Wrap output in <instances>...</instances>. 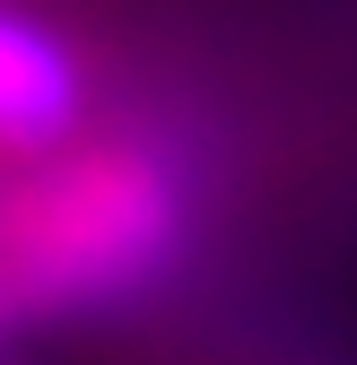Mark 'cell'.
<instances>
[{
	"instance_id": "obj_3",
	"label": "cell",
	"mask_w": 357,
	"mask_h": 365,
	"mask_svg": "<svg viewBox=\"0 0 357 365\" xmlns=\"http://www.w3.org/2000/svg\"><path fill=\"white\" fill-rule=\"evenodd\" d=\"M9 322H18V313H9V296H0V331H9Z\"/></svg>"
},
{
	"instance_id": "obj_2",
	"label": "cell",
	"mask_w": 357,
	"mask_h": 365,
	"mask_svg": "<svg viewBox=\"0 0 357 365\" xmlns=\"http://www.w3.org/2000/svg\"><path fill=\"white\" fill-rule=\"evenodd\" d=\"M79 122H87V70H79V53L44 18H26V9L0 0V174L70 148Z\"/></svg>"
},
{
	"instance_id": "obj_1",
	"label": "cell",
	"mask_w": 357,
	"mask_h": 365,
	"mask_svg": "<svg viewBox=\"0 0 357 365\" xmlns=\"http://www.w3.org/2000/svg\"><path fill=\"white\" fill-rule=\"evenodd\" d=\"M192 235L183 165L157 140H79L0 174V296L18 322H70L149 296Z\"/></svg>"
}]
</instances>
